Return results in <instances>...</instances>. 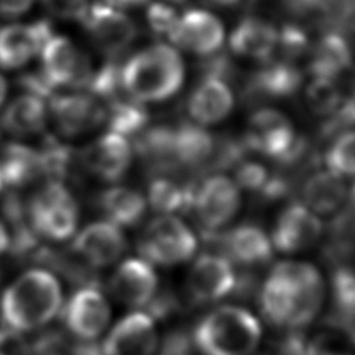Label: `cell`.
Listing matches in <instances>:
<instances>
[{
	"label": "cell",
	"instance_id": "6da1fadb",
	"mask_svg": "<svg viewBox=\"0 0 355 355\" xmlns=\"http://www.w3.org/2000/svg\"><path fill=\"white\" fill-rule=\"evenodd\" d=\"M324 286L318 269L306 262H279L259 290L265 319L277 327L300 330L319 313Z\"/></svg>",
	"mask_w": 355,
	"mask_h": 355
},
{
	"label": "cell",
	"instance_id": "7a4b0ae2",
	"mask_svg": "<svg viewBox=\"0 0 355 355\" xmlns=\"http://www.w3.org/2000/svg\"><path fill=\"white\" fill-rule=\"evenodd\" d=\"M61 305V286L55 276L44 269H31L3 291L0 313L8 329L29 331L49 323Z\"/></svg>",
	"mask_w": 355,
	"mask_h": 355
},
{
	"label": "cell",
	"instance_id": "3957f363",
	"mask_svg": "<svg viewBox=\"0 0 355 355\" xmlns=\"http://www.w3.org/2000/svg\"><path fill=\"white\" fill-rule=\"evenodd\" d=\"M183 79V60L175 47L165 43L137 51L121 68L123 92L141 104L172 97Z\"/></svg>",
	"mask_w": 355,
	"mask_h": 355
},
{
	"label": "cell",
	"instance_id": "277c9868",
	"mask_svg": "<svg viewBox=\"0 0 355 355\" xmlns=\"http://www.w3.org/2000/svg\"><path fill=\"white\" fill-rule=\"evenodd\" d=\"M262 337L261 324L247 309L223 305L202 316L191 340L201 355H252Z\"/></svg>",
	"mask_w": 355,
	"mask_h": 355
},
{
	"label": "cell",
	"instance_id": "5b68a950",
	"mask_svg": "<svg viewBox=\"0 0 355 355\" xmlns=\"http://www.w3.org/2000/svg\"><path fill=\"white\" fill-rule=\"evenodd\" d=\"M26 218L33 232L51 241H62L75 234L78 205L62 182L49 180L25 205Z\"/></svg>",
	"mask_w": 355,
	"mask_h": 355
},
{
	"label": "cell",
	"instance_id": "8992f818",
	"mask_svg": "<svg viewBox=\"0 0 355 355\" xmlns=\"http://www.w3.org/2000/svg\"><path fill=\"white\" fill-rule=\"evenodd\" d=\"M137 248L148 263L171 266L190 259L197 250V240L178 216L159 215L144 227Z\"/></svg>",
	"mask_w": 355,
	"mask_h": 355
},
{
	"label": "cell",
	"instance_id": "52a82bcc",
	"mask_svg": "<svg viewBox=\"0 0 355 355\" xmlns=\"http://www.w3.org/2000/svg\"><path fill=\"white\" fill-rule=\"evenodd\" d=\"M42 76L53 87H87L93 75L90 60L64 36H51L40 50Z\"/></svg>",
	"mask_w": 355,
	"mask_h": 355
},
{
	"label": "cell",
	"instance_id": "ba28073f",
	"mask_svg": "<svg viewBox=\"0 0 355 355\" xmlns=\"http://www.w3.org/2000/svg\"><path fill=\"white\" fill-rule=\"evenodd\" d=\"M201 237L219 250L216 254L244 266L263 265L273 254L270 239L254 223H241L223 233L201 229Z\"/></svg>",
	"mask_w": 355,
	"mask_h": 355
},
{
	"label": "cell",
	"instance_id": "9c48e42d",
	"mask_svg": "<svg viewBox=\"0 0 355 355\" xmlns=\"http://www.w3.org/2000/svg\"><path fill=\"white\" fill-rule=\"evenodd\" d=\"M297 139L290 119L273 108H259L248 119L243 143L248 151L282 159Z\"/></svg>",
	"mask_w": 355,
	"mask_h": 355
},
{
	"label": "cell",
	"instance_id": "30bf717a",
	"mask_svg": "<svg viewBox=\"0 0 355 355\" xmlns=\"http://www.w3.org/2000/svg\"><path fill=\"white\" fill-rule=\"evenodd\" d=\"M241 204L237 184L223 175H212L196 189L193 211L202 230H219L237 214Z\"/></svg>",
	"mask_w": 355,
	"mask_h": 355
},
{
	"label": "cell",
	"instance_id": "8fae6325",
	"mask_svg": "<svg viewBox=\"0 0 355 355\" xmlns=\"http://www.w3.org/2000/svg\"><path fill=\"white\" fill-rule=\"evenodd\" d=\"M187 294L194 304H208L229 295L236 283L230 261L216 252L201 254L187 273Z\"/></svg>",
	"mask_w": 355,
	"mask_h": 355
},
{
	"label": "cell",
	"instance_id": "7c38bea8",
	"mask_svg": "<svg viewBox=\"0 0 355 355\" xmlns=\"http://www.w3.org/2000/svg\"><path fill=\"white\" fill-rule=\"evenodd\" d=\"M169 42L182 50L207 57L220 50L225 28L218 17L201 8H190L179 17Z\"/></svg>",
	"mask_w": 355,
	"mask_h": 355
},
{
	"label": "cell",
	"instance_id": "4fadbf2b",
	"mask_svg": "<svg viewBox=\"0 0 355 355\" xmlns=\"http://www.w3.org/2000/svg\"><path fill=\"white\" fill-rule=\"evenodd\" d=\"M94 44L107 55H118L137 36L135 22L118 8L107 3H94L83 19Z\"/></svg>",
	"mask_w": 355,
	"mask_h": 355
},
{
	"label": "cell",
	"instance_id": "5bb4252c",
	"mask_svg": "<svg viewBox=\"0 0 355 355\" xmlns=\"http://www.w3.org/2000/svg\"><path fill=\"white\" fill-rule=\"evenodd\" d=\"M47 111L58 132L67 137L89 133L105 119L104 105L86 93L53 94Z\"/></svg>",
	"mask_w": 355,
	"mask_h": 355
},
{
	"label": "cell",
	"instance_id": "9a60e30c",
	"mask_svg": "<svg viewBox=\"0 0 355 355\" xmlns=\"http://www.w3.org/2000/svg\"><path fill=\"white\" fill-rule=\"evenodd\" d=\"M67 329L79 340L97 338L108 324L110 305L97 287L85 286L76 290L62 309Z\"/></svg>",
	"mask_w": 355,
	"mask_h": 355
},
{
	"label": "cell",
	"instance_id": "2e32d148",
	"mask_svg": "<svg viewBox=\"0 0 355 355\" xmlns=\"http://www.w3.org/2000/svg\"><path fill=\"white\" fill-rule=\"evenodd\" d=\"M323 232L320 219L306 205L294 202L282 211L272 230V247L280 252H298L313 247Z\"/></svg>",
	"mask_w": 355,
	"mask_h": 355
},
{
	"label": "cell",
	"instance_id": "e0dca14e",
	"mask_svg": "<svg viewBox=\"0 0 355 355\" xmlns=\"http://www.w3.org/2000/svg\"><path fill=\"white\" fill-rule=\"evenodd\" d=\"M128 247L119 226L110 220H97L80 230L73 240V252L89 266L105 268L112 265Z\"/></svg>",
	"mask_w": 355,
	"mask_h": 355
},
{
	"label": "cell",
	"instance_id": "ac0fdd59",
	"mask_svg": "<svg viewBox=\"0 0 355 355\" xmlns=\"http://www.w3.org/2000/svg\"><path fill=\"white\" fill-rule=\"evenodd\" d=\"M132 147L126 137L107 132L92 141L80 153V162L96 178L104 182H118L132 164Z\"/></svg>",
	"mask_w": 355,
	"mask_h": 355
},
{
	"label": "cell",
	"instance_id": "d6986e66",
	"mask_svg": "<svg viewBox=\"0 0 355 355\" xmlns=\"http://www.w3.org/2000/svg\"><path fill=\"white\" fill-rule=\"evenodd\" d=\"M158 347L154 320L146 312H132L115 323L101 344L104 355H153Z\"/></svg>",
	"mask_w": 355,
	"mask_h": 355
},
{
	"label": "cell",
	"instance_id": "ffe728a7",
	"mask_svg": "<svg viewBox=\"0 0 355 355\" xmlns=\"http://www.w3.org/2000/svg\"><path fill=\"white\" fill-rule=\"evenodd\" d=\"M158 277L151 265L139 258H128L111 275L108 288L112 297L128 306H144L155 294Z\"/></svg>",
	"mask_w": 355,
	"mask_h": 355
},
{
	"label": "cell",
	"instance_id": "44dd1931",
	"mask_svg": "<svg viewBox=\"0 0 355 355\" xmlns=\"http://www.w3.org/2000/svg\"><path fill=\"white\" fill-rule=\"evenodd\" d=\"M53 36L47 21L33 24H15L0 29V67L15 69L24 67L39 54L43 44Z\"/></svg>",
	"mask_w": 355,
	"mask_h": 355
},
{
	"label": "cell",
	"instance_id": "7402d4cb",
	"mask_svg": "<svg viewBox=\"0 0 355 355\" xmlns=\"http://www.w3.org/2000/svg\"><path fill=\"white\" fill-rule=\"evenodd\" d=\"M302 83L301 71L290 61H268L245 85V98L259 101L268 98H286L295 94Z\"/></svg>",
	"mask_w": 355,
	"mask_h": 355
},
{
	"label": "cell",
	"instance_id": "603a6c76",
	"mask_svg": "<svg viewBox=\"0 0 355 355\" xmlns=\"http://www.w3.org/2000/svg\"><path fill=\"white\" fill-rule=\"evenodd\" d=\"M279 29L261 17H245L232 31L229 47L233 54L259 61H269L276 51Z\"/></svg>",
	"mask_w": 355,
	"mask_h": 355
},
{
	"label": "cell",
	"instance_id": "cb8c5ba5",
	"mask_svg": "<svg viewBox=\"0 0 355 355\" xmlns=\"http://www.w3.org/2000/svg\"><path fill=\"white\" fill-rule=\"evenodd\" d=\"M233 108V93L229 85L216 78H202L187 100V112L198 125L223 121Z\"/></svg>",
	"mask_w": 355,
	"mask_h": 355
},
{
	"label": "cell",
	"instance_id": "d4e9b609",
	"mask_svg": "<svg viewBox=\"0 0 355 355\" xmlns=\"http://www.w3.org/2000/svg\"><path fill=\"white\" fill-rule=\"evenodd\" d=\"M308 71L312 78L336 80L352 65V51L338 32H327L308 51Z\"/></svg>",
	"mask_w": 355,
	"mask_h": 355
},
{
	"label": "cell",
	"instance_id": "484cf974",
	"mask_svg": "<svg viewBox=\"0 0 355 355\" xmlns=\"http://www.w3.org/2000/svg\"><path fill=\"white\" fill-rule=\"evenodd\" d=\"M304 201L316 215H330L337 212L348 200V187L343 176L331 171L315 172L302 187Z\"/></svg>",
	"mask_w": 355,
	"mask_h": 355
},
{
	"label": "cell",
	"instance_id": "4316f807",
	"mask_svg": "<svg viewBox=\"0 0 355 355\" xmlns=\"http://www.w3.org/2000/svg\"><path fill=\"white\" fill-rule=\"evenodd\" d=\"M47 115L49 111L43 98L25 93L7 105L1 116V123L14 136H33L44 129Z\"/></svg>",
	"mask_w": 355,
	"mask_h": 355
},
{
	"label": "cell",
	"instance_id": "83f0119b",
	"mask_svg": "<svg viewBox=\"0 0 355 355\" xmlns=\"http://www.w3.org/2000/svg\"><path fill=\"white\" fill-rule=\"evenodd\" d=\"M214 148L212 135L198 123H182L173 129V157L178 165L205 168Z\"/></svg>",
	"mask_w": 355,
	"mask_h": 355
},
{
	"label": "cell",
	"instance_id": "f1b7e54d",
	"mask_svg": "<svg viewBox=\"0 0 355 355\" xmlns=\"http://www.w3.org/2000/svg\"><path fill=\"white\" fill-rule=\"evenodd\" d=\"M98 207L114 225L132 227L144 216L147 200L135 189L115 186L104 190L98 196Z\"/></svg>",
	"mask_w": 355,
	"mask_h": 355
},
{
	"label": "cell",
	"instance_id": "f546056e",
	"mask_svg": "<svg viewBox=\"0 0 355 355\" xmlns=\"http://www.w3.org/2000/svg\"><path fill=\"white\" fill-rule=\"evenodd\" d=\"M197 184L180 183L175 179L159 175L148 186V204L159 215L187 214L193 211Z\"/></svg>",
	"mask_w": 355,
	"mask_h": 355
},
{
	"label": "cell",
	"instance_id": "4dcf8cb0",
	"mask_svg": "<svg viewBox=\"0 0 355 355\" xmlns=\"http://www.w3.org/2000/svg\"><path fill=\"white\" fill-rule=\"evenodd\" d=\"M0 171L4 183L12 187H22L43 176L39 150L11 143L3 148Z\"/></svg>",
	"mask_w": 355,
	"mask_h": 355
},
{
	"label": "cell",
	"instance_id": "1f68e13d",
	"mask_svg": "<svg viewBox=\"0 0 355 355\" xmlns=\"http://www.w3.org/2000/svg\"><path fill=\"white\" fill-rule=\"evenodd\" d=\"M135 147L153 172L162 173L179 166L173 157V128L159 125L143 129L136 137Z\"/></svg>",
	"mask_w": 355,
	"mask_h": 355
},
{
	"label": "cell",
	"instance_id": "d6a6232c",
	"mask_svg": "<svg viewBox=\"0 0 355 355\" xmlns=\"http://www.w3.org/2000/svg\"><path fill=\"white\" fill-rule=\"evenodd\" d=\"M108 105L105 110L104 122L108 125L110 132L118 133L123 137L140 133L147 121L148 112L144 105L133 98L118 97L111 101H107Z\"/></svg>",
	"mask_w": 355,
	"mask_h": 355
},
{
	"label": "cell",
	"instance_id": "836d02e7",
	"mask_svg": "<svg viewBox=\"0 0 355 355\" xmlns=\"http://www.w3.org/2000/svg\"><path fill=\"white\" fill-rule=\"evenodd\" d=\"M324 162L338 176H355V130L336 136L324 154Z\"/></svg>",
	"mask_w": 355,
	"mask_h": 355
},
{
	"label": "cell",
	"instance_id": "e575fe53",
	"mask_svg": "<svg viewBox=\"0 0 355 355\" xmlns=\"http://www.w3.org/2000/svg\"><path fill=\"white\" fill-rule=\"evenodd\" d=\"M331 301L336 315H355V270L338 265L331 273Z\"/></svg>",
	"mask_w": 355,
	"mask_h": 355
},
{
	"label": "cell",
	"instance_id": "d590c367",
	"mask_svg": "<svg viewBox=\"0 0 355 355\" xmlns=\"http://www.w3.org/2000/svg\"><path fill=\"white\" fill-rule=\"evenodd\" d=\"M306 104L316 115H330L343 101V93L333 79L312 78L306 87Z\"/></svg>",
	"mask_w": 355,
	"mask_h": 355
},
{
	"label": "cell",
	"instance_id": "8d00e7d4",
	"mask_svg": "<svg viewBox=\"0 0 355 355\" xmlns=\"http://www.w3.org/2000/svg\"><path fill=\"white\" fill-rule=\"evenodd\" d=\"M311 49L306 32L297 24H286L277 32L276 50L283 54L282 60L293 62L295 58L304 55Z\"/></svg>",
	"mask_w": 355,
	"mask_h": 355
},
{
	"label": "cell",
	"instance_id": "74e56055",
	"mask_svg": "<svg viewBox=\"0 0 355 355\" xmlns=\"http://www.w3.org/2000/svg\"><path fill=\"white\" fill-rule=\"evenodd\" d=\"M355 128V96L343 98L340 105L320 125V136L323 139L336 137Z\"/></svg>",
	"mask_w": 355,
	"mask_h": 355
},
{
	"label": "cell",
	"instance_id": "f35d334b",
	"mask_svg": "<svg viewBox=\"0 0 355 355\" xmlns=\"http://www.w3.org/2000/svg\"><path fill=\"white\" fill-rule=\"evenodd\" d=\"M305 355H355V347L337 331H323L306 343Z\"/></svg>",
	"mask_w": 355,
	"mask_h": 355
},
{
	"label": "cell",
	"instance_id": "ab89813d",
	"mask_svg": "<svg viewBox=\"0 0 355 355\" xmlns=\"http://www.w3.org/2000/svg\"><path fill=\"white\" fill-rule=\"evenodd\" d=\"M179 19L178 12L171 4L164 1L151 3L147 8V22L151 31L157 35L169 36Z\"/></svg>",
	"mask_w": 355,
	"mask_h": 355
},
{
	"label": "cell",
	"instance_id": "60d3db41",
	"mask_svg": "<svg viewBox=\"0 0 355 355\" xmlns=\"http://www.w3.org/2000/svg\"><path fill=\"white\" fill-rule=\"evenodd\" d=\"M269 173L266 168L258 162L244 159L236 166V184L251 193H258L265 182L268 180Z\"/></svg>",
	"mask_w": 355,
	"mask_h": 355
},
{
	"label": "cell",
	"instance_id": "b9f144b4",
	"mask_svg": "<svg viewBox=\"0 0 355 355\" xmlns=\"http://www.w3.org/2000/svg\"><path fill=\"white\" fill-rule=\"evenodd\" d=\"M44 8L54 17L67 21L83 22L87 11V0H42Z\"/></svg>",
	"mask_w": 355,
	"mask_h": 355
},
{
	"label": "cell",
	"instance_id": "7bdbcfd3",
	"mask_svg": "<svg viewBox=\"0 0 355 355\" xmlns=\"http://www.w3.org/2000/svg\"><path fill=\"white\" fill-rule=\"evenodd\" d=\"M146 313L154 320H165L180 311V301L172 291H159L153 295V298L144 305Z\"/></svg>",
	"mask_w": 355,
	"mask_h": 355
},
{
	"label": "cell",
	"instance_id": "ee69618b",
	"mask_svg": "<svg viewBox=\"0 0 355 355\" xmlns=\"http://www.w3.org/2000/svg\"><path fill=\"white\" fill-rule=\"evenodd\" d=\"M305 338L298 330H291L265 354V355H305Z\"/></svg>",
	"mask_w": 355,
	"mask_h": 355
},
{
	"label": "cell",
	"instance_id": "f6af8a7d",
	"mask_svg": "<svg viewBox=\"0 0 355 355\" xmlns=\"http://www.w3.org/2000/svg\"><path fill=\"white\" fill-rule=\"evenodd\" d=\"M0 355H29V343L12 329L0 330Z\"/></svg>",
	"mask_w": 355,
	"mask_h": 355
},
{
	"label": "cell",
	"instance_id": "bcb514c9",
	"mask_svg": "<svg viewBox=\"0 0 355 355\" xmlns=\"http://www.w3.org/2000/svg\"><path fill=\"white\" fill-rule=\"evenodd\" d=\"M35 0H0V14L17 17L31 8Z\"/></svg>",
	"mask_w": 355,
	"mask_h": 355
},
{
	"label": "cell",
	"instance_id": "7dc6e473",
	"mask_svg": "<svg viewBox=\"0 0 355 355\" xmlns=\"http://www.w3.org/2000/svg\"><path fill=\"white\" fill-rule=\"evenodd\" d=\"M71 355H104L101 345L94 340H79L73 345H69Z\"/></svg>",
	"mask_w": 355,
	"mask_h": 355
},
{
	"label": "cell",
	"instance_id": "c3c4849f",
	"mask_svg": "<svg viewBox=\"0 0 355 355\" xmlns=\"http://www.w3.org/2000/svg\"><path fill=\"white\" fill-rule=\"evenodd\" d=\"M148 0H105L107 4L119 8V7H139L146 4Z\"/></svg>",
	"mask_w": 355,
	"mask_h": 355
},
{
	"label": "cell",
	"instance_id": "681fc988",
	"mask_svg": "<svg viewBox=\"0 0 355 355\" xmlns=\"http://www.w3.org/2000/svg\"><path fill=\"white\" fill-rule=\"evenodd\" d=\"M10 248V233L6 225L0 220V255H3Z\"/></svg>",
	"mask_w": 355,
	"mask_h": 355
},
{
	"label": "cell",
	"instance_id": "f907efd6",
	"mask_svg": "<svg viewBox=\"0 0 355 355\" xmlns=\"http://www.w3.org/2000/svg\"><path fill=\"white\" fill-rule=\"evenodd\" d=\"M204 1H207L208 4L216 6V7H232V6L239 4L243 0H204Z\"/></svg>",
	"mask_w": 355,
	"mask_h": 355
},
{
	"label": "cell",
	"instance_id": "816d5d0a",
	"mask_svg": "<svg viewBox=\"0 0 355 355\" xmlns=\"http://www.w3.org/2000/svg\"><path fill=\"white\" fill-rule=\"evenodd\" d=\"M6 94H7V82H6L4 76L0 73V105L3 104V101L6 98Z\"/></svg>",
	"mask_w": 355,
	"mask_h": 355
},
{
	"label": "cell",
	"instance_id": "f5cc1de1",
	"mask_svg": "<svg viewBox=\"0 0 355 355\" xmlns=\"http://www.w3.org/2000/svg\"><path fill=\"white\" fill-rule=\"evenodd\" d=\"M348 200H349V204H351V209L355 211V183L348 190Z\"/></svg>",
	"mask_w": 355,
	"mask_h": 355
},
{
	"label": "cell",
	"instance_id": "db71d44e",
	"mask_svg": "<svg viewBox=\"0 0 355 355\" xmlns=\"http://www.w3.org/2000/svg\"><path fill=\"white\" fill-rule=\"evenodd\" d=\"M164 3H166V4H173V6H176V4H183L184 1H187V0H162Z\"/></svg>",
	"mask_w": 355,
	"mask_h": 355
},
{
	"label": "cell",
	"instance_id": "11a10c76",
	"mask_svg": "<svg viewBox=\"0 0 355 355\" xmlns=\"http://www.w3.org/2000/svg\"><path fill=\"white\" fill-rule=\"evenodd\" d=\"M4 179H3V175H1V171H0V193L3 191V189H4Z\"/></svg>",
	"mask_w": 355,
	"mask_h": 355
},
{
	"label": "cell",
	"instance_id": "9f6ffc18",
	"mask_svg": "<svg viewBox=\"0 0 355 355\" xmlns=\"http://www.w3.org/2000/svg\"><path fill=\"white\" fill-rule=\"evenodd\" d=\"M354 96H355V86H354Z\"/></svg>",
	"mask_w": 355,
	"mask_h": 355
},
{
	"label": "cell",
	"instance_id": "6f0895ef",
	"mask_svg": "<svg viewBox=\"0 0 355 355\" xmlns=\"http://www.w3.org/2000/svg\"><path fill=\"white\" fill-rule=\"evenodd\" d=\"M352 211H354V209H352Z\"/></svg>",
	"mask_w": 355,
	"mask_h": 355
}]
</instances>
